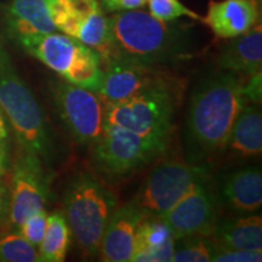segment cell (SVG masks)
Returning <instances> with one entry per match:
<instances>
[{"mask_svg":"<svg viewBox=\"0 0 262 262\" xmlns=\"http://www.w3.org/2000/svg\"><path fill=\"white\" fill-rule=\"evenodd\" d=\"M241 74L221 70L195 85L186 113V162L210 165L222 155L232 126L248 103Z\"/></svg>","mask_w":262,"mask_h":262,"instance_id":"cell-1","label":"cell"},{"mask_svg":"<svg viewBox=\"0 0 262 262\" xmlns=\"http://www.w3.org/2000/svg\"><path fill=\"white\" fill-rule=\"evenodd\" d=\"M108 19V55L102 62L119 60L148 67L172 64L189 57V28L164 22L142 10L116 12Z\"/></svg>","mask_w":262,"mask_h":262,"instance_id":"cell-2","label":"cell"},{"mask_svg":"<svg viewBox=\"0 0 262 262\" xmlns=\"http://www.w3.org/2000/svg\"><path fill=\"white\" fill-rule=\"evenodd\" d=\"M0 108L21 150L51 163L56 155L51 129L40 104L19 77L10 56L0 58Z\"/></svg>","mask_w":262,"mask_h":262,"instance_id":"cell-3","label":"cell"},{"mask_svg":"<svg viewBox=\"0 0 262 262\" xmlns=\"http://www.w3.org/2000/svg\"><path fill=\"white\" fill-rule=\"evenodd\" d=\"M63 202L64 217L81 253L96 256L117 196L93 172L81 171L68 182Z\"/></svg>","mask_w":262,"mask_h":262,"instance_id":"cell-4","label":"cell"},{"mask_svg":"<svg viewBox=\"0 0 262 262\" xmlns=\"http://www.w3.org/2000/svg\"><path fill=\"white\" fill-rule=\"evenodd\" d=\"M16 42L63 80L97 91L102 79V61L94 49L78 39L52 32L18 38Z\"/></svg>","mask_w":262,"mask_h":262,"instance_id":"cell-5","label":"cell"},{"mask_svg":"<svg viewBox=\"0 0 262 262\" xmlns=\"http://www.w3.org/2000/svg\"><path fill=\"white\" fill-rule=\"evenodd\" d=\"M176 84L147 90L104 107V123L169 143L178 101Z\"/></svg>","mask_w":262,"mask_h":262,"instance_id":"cell-6","label":"cell"},{"mask_svg":"<svg viewBox=\"0 0 262 262\" xmlns=\"http://www.w3.org/2000/svg\"><path fill=\"white\" fill-rule=\"evenodd\" d=\"M168 145L104 123L102 137L93 146V163L100 173L122 178L145 168L163 155Z\"/></svg>","mask_w":262,"mask_h":262,"instance_id":"cell-7","label":"cell"},{"mask_svg":"<svg viewBox=\"0 0 262 262\" xmlns=\"http://www.w3.org/2000/svg\"><path fill=\"white\" fill-rule=\"evenodd\" d=\"M209 181L210 165L169 160L149 172L131 201L147 215H163L186 194Z\"/></svg>","mask_w":262,"mask_h":262,"instance_id":"cell-8","label":"cell"},{"mask_svg":"<svg viewBox=\"0 0 262 262\" xmlns=\"http://www.w3.org/2000/svg\"><path fill=\"white\" fill-rule=\"evenodd\" d=\"M52 96L57 114L75 143L94 146L103 135L104 106L96 91L54 81Z\"/></svg>","mask_w":262,"mask_h":262,"instance_id":"cell-9","label":"cell"},{"mask_svg":"<svg viewBox=\"0 0 262 262\" xmlns=\"http://www.w3.org/2000/svg\"><path fill=\"white\" fill-rule=\"evenodd\" d=\"M57 31L88 45L104 61L108 55V19L98 0H47Z\"/></svg>","mask_w":262,"mask_h":262,"instance_id":"cell-10","label":"cell"},{"mask_svg":"<svg viewBox=\"0 0 262 262\" xmlns=\"http://www.w3.org/2000/svg\"><path fill=\"white\" fill-rule=\"evenodd\" d=\"M50 196V176L38 156L21 150L12 166L8 220L15 229L29 215L45 209Z\"/></svg>","mask_w":262,"mask_h":262,"instance_id":"cell-11","label":"cell"},{"mask_svg":"<svg viewBox=\"0 0 262 262\" xmlns=\"http://www.w3.org/2000/svg\"><path fill=\"white\" fill-rule=\"evenodd\" d=\"M211 182L198 186L169 211L160 215L175 239L188 235H211L221 219V202Z\"/></svg>","mask_w":262,"mask_h":262,"instance_id":"cell-12","label":"cell"},{"mask_svg":"<svg viewBox=\"0 0 262 262\" xmlns=\"http://www.w3.org/2000/svg\"><path fill=\"white\" fill-rule=\"evenodd\" d=\"M102 79L96 93L103 106H111L147 90L176 84L158 67L110 60L102 64Z\"/></svg>","mask_w":262,"mask_h":262,"instance_id":"cell-13","label":"cell"},{"mask_svg":"<svg viewBox=\"0 0 262 262\" xmlns=\"http://www.w3.org/2000/svg\"><path fill=\"white\" fill-rule=\"evenodd\" d=\"M146 215L133 201L114 209L101 241V260L106 262L131 261L135 250L137 226Z\"/></svg>","mask_w":262,"mask_h":262,"instance_id":"cell-14","label":"cell"},{"mask_svg":"<svg viewBox=\"0 0 262 262\" xmlns=\"http://www.w3.org/2000/svg\"><path fill=\"white\" fill-rule=\"evenodd\" d=\"M260 12L256 0H211L201 21L217 38L232 39L257 25Z\"/></svg>","mask_w":262,"mask_h":262,"instance_id":"cell-15","label":"cell"},{"mask_svg":"<svg viewBox=\"0 0 262 262\" xmlns=\"http://www.w3.org/2000/svg\"><path fill=\"white\" fill-rule=\"evenodd\" d=\"M221 204L239 214L258 211L262 205V173L256 165H247L226 173L217 188Z\"/></svg>","mask_w":262,"mask_h":262,"instance_id":"cell-16","label":"cell"},{"mask_svg":"<svg viewBox=\"0 0 262 262\" xmlns=\"http://www.w3.org/2000/svg\"><path fill=\"white\" fill-rule=\"evenodd\" d=\"M172 232L160 215H146L137 226L133 262H166L173 256Z\"/></svg>","mask_w":262,"mask_h":262,"instance_id":"cell-17","label":"cell"},{"mask_svg":"<svg viewBox=\"0 0 262 262\" xmlns=\"http://www.w3.org/2000/svg\"><path fill=\"white\" fill-rule=\"evenodd\" d=\"M4 22L10 37L57 32L49 15L47 0H11L4 9Z\"/></svg>","mask_w":262,"mask_h":262,"instance_id":"cell-18","label":"cell"},{"mask_svg":"<svg viewBox=\"0 0 262 262\" xmlns=\"http://www.w3.org/2000/svg\"><path fill=\"white\" fill-rule=\"evenodd\" d=\"M219 56L220 70L241 75H253L262 68V28L255 25L244 34L232 38Z\"/></svg>","mask_w":262,"mask_h":262,"instance_id":"cell-19","label":"cell"},{"mask_svg":"<svg viewBox=\"0 0 262 262\" xmlns=\"http://www.w3.org/2000/svg\"><path fill=\"white\" fill-rule=\"evenodd\" d=\"M262 152V114L257 103H247L235 119L224 153L235 158H251Z\"/></svg>","mask_w":262,"mask_h":262,"instance_id":"cell-20","label":"cell"},{"mask_svg":"<svg viewBox=\"0 0 262 262\" xmlns=\"http://www.w3.org/2000/svg\"><path fill=\"white\" fill-rule=\"evenodd\" d=\"M216 244L228 249H262V220L260 215L225 219L217 222L210 235Z\"/></svg>","mask_w":262,"mask_h":262,"instance_id":"cell-21","label":"cell"},{"mask_svg":"<svg viewBox=\"0 0 262 262\" xmlns=\"http://www.w3.org/2000/svg\"><path fill=\"white\" fill-rule=\"evenodd\" d=\"M71 228L61 212L48 215L45 234L39 244L38 255L40 262L64 261L71 245Z\"/></svg>","mask_w":262,"mask_h":262,"instance_id":"cell-22","label":"cell"},{"mask_svg":"<svg viewBox=\"0 0 262 262\" xmlns=\"http://www.w3.org/2000/svg\"><path fill=\"white\" fill-rule=\"evenodd\" d=\"M216 243L206 235H188L175 239L172 261L209 262L212 261Z\"/></svg>","mask_w":262,"mask_h":262,"instance_id":"cell-23","label":"cell"},{"mask_svg":"<svg viewBox=\"0 0 262 262\" xmlns=\"http://www.w3.org/2000/svg\"><path fill=\"white\" fill-rule=\"evenodd\" d=\"M38 249L16 232L0 234V262H38Z\"/></svg>","mask_w":262,"mask_h":262,"instance_id":"cell-24","label":"cell"},{"mask_svg":"<svg viewBox=\"0 0 262 262\" xmlns=\"http://www.w3.org/2000/svg\"><path fill=\"white\" fill-rule=\"evenodd\" d=\"M149 14L164 22L176 21L178 18L188 17L201 21L202 16L187 8L180 0H147Z\"/></svg>","mask_w":262,"mask_h":262,"instance_id":"cell-25","label":"cell"},{"mask_svg":"<svg viewBox=\"0 0 262 262\" xmlns=\"http://www.w3.org/2000/svg\"><path fill=\"white\" fill-rule=\"evenodd\" d=\"M48 224V214L45 209L39 210L34 214L29 215L26 220L19 225V227L16 229L19 234L24 237L26 241L29 242L33 247L38 248L40 244L42 237L45 234Z\"/></svg>","mask_w":262,"mask_h":262,"instance_id":"cell-26","label":"cell"},{"mask_svg":"<svg viewBox=\"0 0 262 262\" xmlns=\"http://www.w3.org/2000/svg\"><path fill=\"white\" fill-rule=\"evenodd\" d=\"M214 262H260L262 261V249H228L216 244Z\"/></svg>","mask_w":262,"mask_h":262,"instance_id":"cell-27","label":"cell"},{"mask_svg":"<svg viewBox=\"0 0 262 262\" xmlns=\"http://www.w3.org/2000/svg\"><path fill=\"white\" fill-rule=\"evenodd\" d=\"M102 10L111 14L142 9L147 5V0H100Z\"/></svg>","mask_w":262,"mask_h":262,"instance_id":"cell-28","label":"cell"},{"mask_svg":"<svg viewBox=\"0 0 262 262\" xmlns=\"http://www.w3.org/2000/svg\"><path fill=\"white\" fill-rule=\"evenodd\" d=\"M261 72H257L253 75H248V80H244L243 90L244 95L247 97L248 102L260 103L261 93H262V80H261Z\"/></svg>","mask_w":262,"mask_h":262,"instance_id":"cell-29","label":"cell"},{"mask_svg":"<svg viewBox=\"0 0 262 262\" xmlns=\"http://www.w3.org/2000/svg\"><path fill=\"white\" fill-rule=\"evenodd\" d=\"M10 168L8 141H0V178H4Z\"/></svg>","mask_w":262,"mask_h":262,"instance_id":"cell-30","label":"cell"},{"mask_svg":"<svg viewBox=\"0 0 262 262\" xmlns=\"http://www.w3.org/2000/svg\"><path fill=\"white\" fill-rule=\"evenodd\" d=\"M9 140V126L6 123L5 116L3 113L2 108H0V141H8Z\"/></svg>","mask_w":262,"mask_h":262,"instance_id":"cell-31","label":"cell"},{"mask_svg":"<svg viewBox=\"0 0 262 262\" xmlns=\"http://www.w3.org/2000/svg\"><path fill=\"white\" fill-rule=\"evenodd\" d=\"M0 203H6L9 204V187L8 185L0 178Z\"/></svg>","mask_w":262,"mask_h":262,"instance_id":"cell-32","label":"cell"},{"mask_svg":"<svg viewBox=\"0 0 262 262\" xmlns=\"http://www.w3.org/2000/svg\"><path fill=\"white\" fill-rule=\"evenodd\" d=\"M9 215V204L6 203H0V226L8 220Z\"/></svg>","mask_w":262,"mask_h":262,"instance_id":"cell-33","label":"cell"},{"mask_svg":"<svg viewBox=\"0 0 262 262\" xmlns=\"http://www.w3.org/2000/svg\"><path fill=\"white\" fill-rule=\"evenodd\" d=\"M6 56H9L8 51H6L5 49V45H4V41H3V38L0 37V58H4Z\"/></svg>","mask_w":262,"mask_h":262,"instance_id":"cell-34","label":"cell"}]
</instances>
